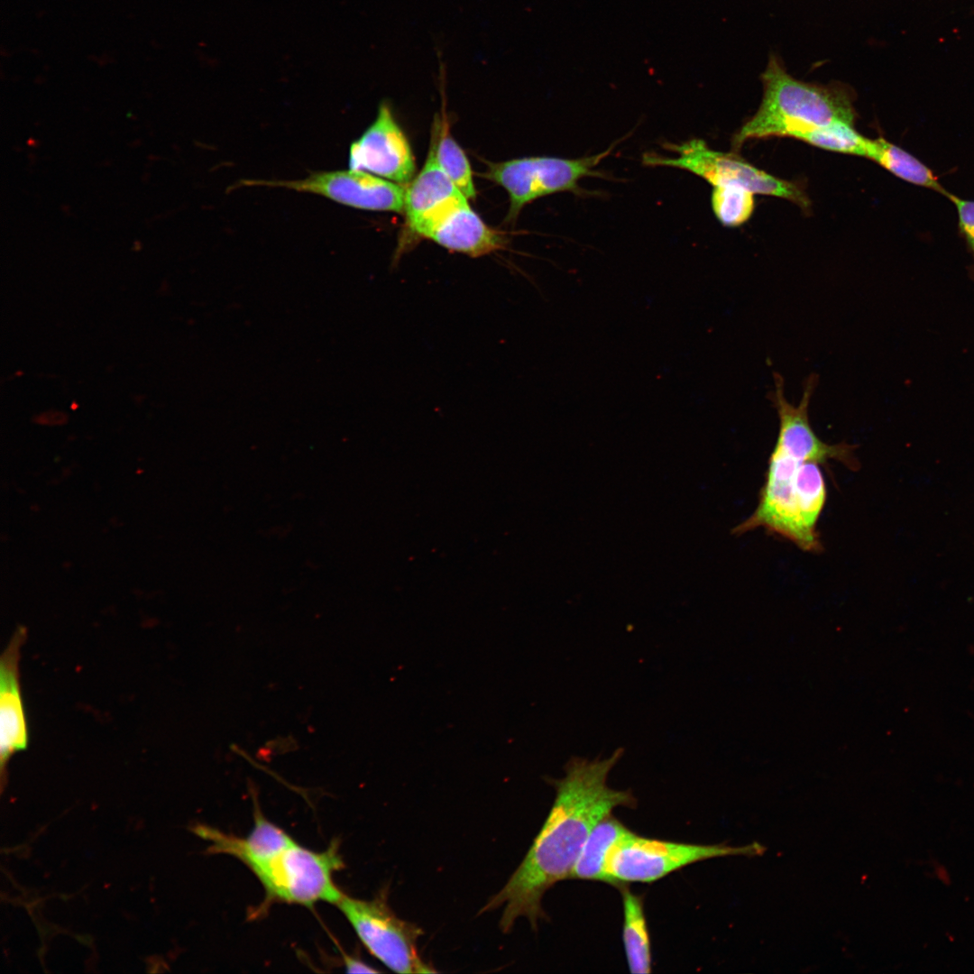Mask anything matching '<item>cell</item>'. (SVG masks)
Masks as SVG:
<instances>
[{"label":"cell","mask_w":974,"mask_h":974,"mask_svg":"<svg viewBox=\"0 0 974 974\" xmlns=\"http://www.w3.org/2000/svg\"><path fill=\"white\" fill-rule=\"evenodd\" d=\"M435 130L430 150L437 164L465 198H473L476 192L473 172L464 152L450 134L446 123L439 122Z\"/></svg>","instance_id":"obj_19"},{"label":"cell","mask_w":974,"mask_h":974,"mask_svg":"<svg viewBox=\"0 0 974 974\" xmlns=\"http://www.w3.org/2000/svg\"><path fill=\"white\" fill-rule=\"evenodd\" d=\"M711 204L716 218L727 227L747 222L755 207L754 193L740 186L714 187Z\"/></svg>","instance_id":"obj_21"},{"label":"cell","mask_w":974,"mask_h":974,"mask_svg":"<svg viewBox=\"0 0 974 974\" xmlns=\"http://www.w3.org/2000/svg\"><path fill=\"white\" fill-rule=\"evenodd\" d=\"M245 186L285 188L317 194L351 207L402 213L405 188L372 173L356 170L315 172L295 180H246Z\"/></svg>","instance_id":"obj_8"},{"label":"cell","mask_w":974,"mask_h":974,"mask_svg":"<svg viewBox=\"0 0 974 974\" xmlns=\"http://www.w3.org/2000/svg\"><path fill=\"white\" fill-rule=\"evenodd\" d=\"M344 960H345V968H346V971L348 973H355V972L378 973V972H380V970L372 968V966H370V965L366 964L365 962H363L362 960H360L358 958H355L354 956L345 955Z\"/></svg>","instance_id":"obj_23"},{"label":"cell","mask_w":974,"mask_h":974,"mask_svg":"<svg viewBox=\"0 0 974 974\" xmlns=\"http://www.w3.org/2000/svg\"><path fill=\"white\" fill-rule=\"evenodd\" d=\"M804 462L807 461L774 446L758 506L746 520L734 528V534L764 528L812 552L800 525L795 498L796 473Z\"/></svg>","instance_id":"obj_9"},{"label":"cell","mask_w":974,"mask_h":974,"mask_svg":"<svg viewBox=\"0 0 974 974\" xmlns=\"http://www.w3.org/2000/svg\"><path fill=\"white\" fill-rule=\"evenodd\" d=\"M945 196L948 197L956 207L960 232L964 237L974 259V201L960 198L948 192Z\"/></svg>","instance_id":"obj_22"},{"label":"cell","mask_w":974,"mask_h":974,"mask_svg":"<svg viewBox=\"0 0 974 974\" xmlns=\"http://www.w3.org/2000/svg\"><path fill=\"white\" fill-rule=\"evenodd\" d=\"M613 148L611 145L602 152L575 159L535 156L490 163L482 177L507 191L508 219L513 220L525 205L538 198L564 191L580 194L582 179L605 178L595 168Z\"/></svg>","instance_id":"obj_6"},{"label":"cell","mask_w":974,"mask_h":974,"mask_svg":"<svg viewBox=\"0 0 974 974\" xmlns=\"http://www.w3.org/2000/svg\"><path fill=\"white\" fill-rule=\"evenodd\" d=\"M763 97L758 109L732 138L739 150L748 140L791 137L837 122L854 124L857 113L851 90L838 83L818 85L793 78L776 55L760 76Z\"/></svg>","instance_id":"obj_2"},{"label":"cell","mask_w":974,"mask_h":974,"mask_svg":"<svg viewBox=\"0 0 974 974\" xmlns=\"http://www.w3.org/2000/svg\"><path fill=\"white\" fill-rule=\"evenodd\" d=\"M617 749L608 758L588 759L571 757L565 776L549 778L556 796L544 824L527 855L505 886L481 913L503 907L501 930L509 933L516 920L525 917L536 930L546 919L542 907L545 893L559 881L570 878L574 866L593 828L618 806L634 808L630 790L607 785L611 769L622 758Z\"/></svg>","instance_id":"obj_1"},{"label":"cell","mask_w":974,"mask_h":974,"mask_svg":"<svg viewBox=\"0 0 974 974\" xmlns=\"http://www.w3.org/2000/svg\"><path fill=\"white\" fill-rule=\"evenodd\" d=\"M866 157L907 182L934 189L943 195L947 193L927 166L882 137L868 139Z\"/></svg>","instance_id":"obj_18"},{"label":"cell","mask_w":974,"mask_h":974,"mask_svg":"<svg viewBox=\"0 0 974 974\" xmlns=\"http://www.w3.org/2000/svg\"><path fill=\"white\" fill-rule=\"evenodd\" d=\"M774 390L769 399L776 409L779 430L775 446L804 461L818 464L830 459L844 464L848 468L859 467L854 448L847 443L829 445L813 431L809 418V405L817 383V376L810 375L804 384L802 399L797 405L790 403L785 395L784 379L774 373Z\"/></svg>","instance_id":"obj_10"},{"label":"cell","mask_w":974,"mask_h":974,"mask_svg":"<svg viewBox=\"0 0 974 974\" xmlns=\"http://www.w3.org/2000/svg\"><path fill=\"white\" fill-rule=\"evenodd\" d=\"M619 888L623 908L622 942L629 969L636 974L650 973L651 943L643 896L633 893L626 885Z\"/></svg>","instance_id":"obj_16"},{"label":"cell","mask_w":974,"mask_h":974,"mask_svg":"<svg viewBox=\"0 0 974 974\" xmlns=\"http://www.w3.org/2000/svg\"><path fill=\"white\" fill-rule=\"evenodd\" d=\"M795 498L801 528L812 552L822 550L816 525L826 500L824 478L818 463L804 462L796 473Z\"/></svg>","instance_id":"obj_17"},{"label":"cell","mask_w":974,"mask_h":974,"mask_svg":"<svg viewBox=\"0 0 974 974\" xmlns=\"http://www.w3.org/2000/svg\"><path fill=\"white\" fill-rule=\"evenodd\" d=\"M410 234L429 239L440 246L471 257H480L504 248L505 237L488 226L473 211L464 196L459 197L417 223Z\"/></svg>","instance_id":"obj_12"},{"label":"cell","mask_w":974,"mask_h":974,"mask_svg":"<svg viewBox=\"0 0 974 974\" xmlns=\"http://www.w3.org/2000/svg\"><path fill=\"white\" fill-rule=\"evenodd\" d=\"M335 905L370 953L391 970L409 974L436 972L418 953V940L423 934L422 929L397 916L384 891L372 900L343 893Z\"/></svg>","instance_id":"obj_5"},{"label":"cell","mask_w":974,"mask_h":974,"mask_svg":"<svg viewBox=\"0 0 974 974\" xmlns=\"http://www.w3.org/2000/svg\"><path fill=\"white\" fill-rule=\"evenodd\" d=\"M464 194L429 152L418 174L407 185L404 194L406 223L410 230L417 223Z\"/></svg>","instance_id":"obj_14"},{"label":"cell","mask_w":974,"mask_h":974,"mask_svg":"<svg viewBox=\"0 0 974 974\" xmlns=\"http://www.w3.org/2000/svg\"><path fill=\"white\" fill-rule=\"evenodd\" d=\"M759 843L731 847L693 844L647 838L630 832L611 851L607 883L617 887L628 883H652L691 864L727 856H758Z\"/></svg>","instance_id":"obj_4"},{"label":"cell","mask_w":974,"mask_h":974,"mask_svg":"<svg viewBox=\"0 0 974 974\" xmlns=\"http://www.w3.org/2000/svg\"><path fill=\"white\" fill-rule=\"evenodd\" d=\"M669 149L675 152L677 156L670 158L648 152L643 155V163L685 170L703 179L713 188L740 186L754 194L787 199L804 210L810 206L808 197L795 183L756 168L735 152L712 150L701 139L669 144Z\"/></svg>","instance_id":"obj_7"},{"label":"cell","mask_w":974,"mask_h":974,"mask_svg":"<svg viewBox=\"0 0 974 974\" xmlns=\"http://www.w3.org/2000/svg\"><path fill=\"white\" fill-rule=\"evenodd\" d=\"M344 867L338 844L314 851L295 841L250 868L265 889L268 900L312 906L335 905L343 892L334 882Z\"/></svg>","instance_id":"obj_3"},{"label":"cell","mask_w":974,"mask_h":974,"mask_svg":"<svg viewBox=\"0 0 974 974\" xmlns=\"http://www.w3.org/2000/svg\"><path fill=\"white\" fill-rule=\"evenodd\" d=\"M795 139L823 150L866 157L868 138L861 135L854 124L837 122L798 134Z\"/></svg>","instance_id":"obj_20"},{"label":"cell","mask_w":974,"mask_h":974,"mask_svg":"<svg viewBox=\"0 0 974 974\" xmlns=\"http://www.w3.org/2000/svg\"><path fill=\"white\" fill-rule=\"evenodd\" d=\"M630 832L611 813L602 818L588 835L570 878L607 883L608 857L613 847Z\"/></svg>","instance_id":"obj_15"},{"label":"cell","mask_w":974,"mask_h":974,"mask_svg":"<svg viewBox=\"0 0 974 974\" xmlns=\"http://www.w3.org/2000/svg\"><path fill=\"white\" fill-rule=\"evenodd\" d=\"M348 166L401 186L414 178L411 148L386 103L381 104L375 120L352 142Z\"/></svg>","instance_id":"obj_11"},{"label":"cell","mask_w":974,"mask_h":974,"mask_svg":"<svg viewBox=\"0 0 974 974\" xmlns=\"http://www.w3.org/2000/svg\"><path fill=\"white\" fill-rule=\"evenodd\" d=\"M26 629L19 627L0 659V765L2 776L8 761L28 744V730L19 682L21 647Z\"/></svg>","instance_id":"obj_13"}]
</instances>
